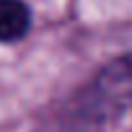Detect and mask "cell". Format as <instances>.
Instances as JSON below:
<instances>
[{
	"mask_svg": "<svg viewBox=\"0 0 132 132\" xmlns=\"http://www.w3.org/2000/svg\"><path fill=\"white\" fill-rule=\"evenodd\" d=\"M96 98L109 111L132 109V52L101 70L96 78Z\"/></svg>",
	"mask_w": 132,
	"mask_h": 132,
	"instance_id": "cell-1",
	"label": "cell"
},
{
	"mask_svg": "<svg viewBox=\"0 0 132 132\" xmlns=\"http://www.w3.org/2000/svg\"><path fill=\"white\" fill-rule=\"evenodd\" d=\"M31 13L21 0H0V42H16L29 31Z\"/></svg>",
	"mask_w": 132,
	"mask_h": 132,
	"instance_id": "cell-2",
	"label": "cell"
}]
</instances>
